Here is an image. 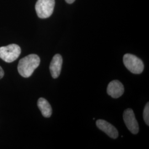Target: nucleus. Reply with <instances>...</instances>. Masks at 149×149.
Returning <instances> with one entry per match:
<instances>
[{"mask_svg":"<svg viewBox=\"0 0 149 149\" xmlns=\"http://www.w3.org/2000/svg\"><path fill=\"white\" fill-rule=\"evenodd\" d=\"M55 0H38L36 11L40 18H47L53 13Z\"/></svg>","mask_w":149,"mask_h":149,"instance_id":"nucleus-4","label":"nucleus"},{"mask_svg":"<svg viewBox=\"0 0 149 149\" xmlns=\"http://www.w3.org/2000/svg\"><path fill=\"white\" fill-rule=\"evenodd\" d=\"M37 104L44 117H50L52 114V108L47 100L44 98H40L38 101Z\"/></svg>","mask_w":149,"mask_h":149,"instance_id":"nucleus-9","label":"nucleus"},{"mask_svg":"<svg viewBox=\"0 0 149 149\" xmlns=\"http://www.w3.org/2000/svg\"><path fill=\"white\" fill-rule=\"evenodd\" d=\"M40 63V58L36 54H30L21 59L18 65V71L21 76L27 78L33 74Z\"/></svg>","mask_w":149,"mask_h":149,"instance_id":"nucleus-1","label":"nucleus"},{"mask_svg":"<svg viewBox=\"0 0 149 149\" xmlns=\"http://www.w3.org/2000/svg\"><path fill=\"white\" fill-rule=\"evenodd\" d=\"M123 119L128 130L134 134H138L139 130L138 123L137 122L133 111L130 109H127L123 113Z\"/></svg>","mask_w":149,"mask_h":149,"instance_id":"nucleus-5","label":"nucleus"},{"mask_svg":"<svg viewBox=\"0 0 149 149\" xmlns=\"http://www.w3.org/2000/svg\"><path fill=\"white\" fill-rule=\"evenodd\" d=\"M107 92L108 95L111 96L112 98H118L124 93V86L118 80H113L109 84Z\"/></svg>","mask_w":149,"mask_h":149,"instance_id":"nucleus-6","label":"nucleus"},{"mask_svg":"<svg viewBox=\"0 0 149 149\" xmlns=\"http://www.w3.org/2000/svg\"><path fill=\"white\" fill-rule=\"evenodd\" d=\"M21 53L20 47L15 44L0 47V59L6 63H11L19 56Z\"/></svg>","mask_w":149,"mask_h":149,"instance_id":"nucleus-3","label":"nucleus"},{"mask_svg":"<svg viewBox=\"0 0 149 149\" xmlns=\"http://www.w3.org/2000/svg\"><path fill=\"white\" fill-rule=\"evenodd\" d=\"M65 1H66V2L67 3H69V4H71V3H72L75 0H65Z\"/></svg>","mask_w":149,"mask_h":149,"instance_id":"nucleus-12","label":"nucleus"},{"mask_svg":"<svg viewBox=\"0 0 149 149\" xmlns=\"http://www.w3.org/2000/svg\"><path fill=\"white\" fill-rule=\"evenodd\" d=\"M62 56L59 54L54 55L49 66L50 73L54 79H56L60 76L62 68Z\"/></svg>","mask_w":149,"mask_h":149,"instance_id":"nucleus-8","label":"nucleus"},{"mask_svg":"<svg viewBox=\"0 0 149 149\" xmlns=\"http://www.w3.org/2000/svg\"><path fill=\"white\" fill-rule=\"evenodd\" d=\"M143 118L145 123L149 125V103H147L145 107L143 112Z\"/></svg>","mask_w":149,"mask_h":149,"instance_id":"nucleus-10","label":"nucleus"},{"mask_svg":"<svg viewBox=\"0 0 149 149\" xmlns=\"http://www.w3.org/2000/svg\"><path fill=\"white\" fill-rule=\"evenodd\" d=\"M96 125L111 138H117L118 136L117 129L109 123L104 120L99 119L96 121Z\"/></svg>","mask_w":149,"mask_h":149,"instance_id":"nucleus-7","label":"nucleus"},{"mask_svg":"<svg viewBox=\"0 0 149 149\" xmlns=\"http://www.w3.org/2000/svg\"><path fill=\"white\" fill-rule=\"evenodd\" d=\"M3 76H4V71L0 66V80L3 77Z\"/></svg>","mask_w":149,"mask_h":149,"instance_id":"nucleus-11","label":"nucleus"},{"mask_svg":"<svg viewBox=\"0 0 149 149\" xmlns=\"http://www.w3.org/2000/svg\"><path fill=\"white\" fill-rule=\"evenodd\" d=\"M123 63L127 69L134 74H140L144 70V63L142 60L133 54H125L123 56Z\"/></svg>","mask_w":149,"mask_h":149,"instance_id":"nucleus-2","label":"nucleus"}]
</instances>
